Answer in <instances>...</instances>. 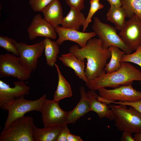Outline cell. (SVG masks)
<instances>
[{
	"label": "cell",
	"instance_id": "1",
	"mask_svg": "<svg viewBox=\"0 0 141 141\" xmlns=\"http://www.w3.org/2000/svg\"><path fill=\"white\" fill-rule=\"evenodd\" d=\"M69 51L81 62H84L86 59L85 74L88 81L105 73L104 68L107 60L111 57V52L108 49L102 47L99 39L91 38L83 48L74 45L70 48Z\"/></svg>",
	"mask_w": 141,
	"mask_h": 141
},
{
	"label": "cell",
	"instance_id": "2",
	"mask_svg": "<svg viewBox=\"0 0 141 141\" xmlns=\"http://www.w3.org/2000/svg\"><path fill=\"white\" fill-rule=\"evenodd\" d=\"M120 68L113 72L104 73L95 79L86 83L91 91L106 87H118L120 85L132 84L134 81H141V71L128 62L121 63Z\"/></svg>",
	"mask_w": 141,
	"mask_h": 141
},
{
	"label": "cell",
	"instance_id": "3",
	"mask_svg": "<svg viewBox=\"0 0 141 141\" xmlns=\"http://www.w3.org/2000/svg\"><path fill=\"white\" fill-rule=\"evenodd\" d=\"M126 105L109 104L113 114L115 126L121 131L141 133V114L133 107Z\"/></svg>",
	"mask_w": 141,
	"mask_h": 141
},
{
	"label": "cell",
	"instance_id": "4",
	"mask_svg": "<svg viewBox=\"0 0 141 141\" xmlns=\"http://www.w3.org/2000/svg\"><path fill=\"white\" fill-rule=\"evenodd\" d=\"M33 118L24 115L13 121L0 134V141H34Z\"/></svg>",
	"mask_w": 141,
	"mask_h": 141
},
{
	"label": "cell",
	"instance_id": "5",
	"mask_svg": "<svg viewBox=\"0 0 141 141\" xmlns=\"http://www.w3.org/2000/svg\"><path fill=\"white\" fill-rule=\"evenodd\" d=\"M132 84L122 85L111 90L105 87L98 88L97 90L100 96L97 94L96 98L107 105L117 101L135 102L141 100V92L134 89Z\"/></svg>",
	"mask_w": 141,
	"mask_h": 141
},
{
	"label": "cell",
	"instance_id": "6",
	"mask_svg": "<svg viewBox=\"0 0 141 141\" xmlns=\"http://www.w3.org/2000/svg\"><path fill=\"white\" fill-rule=\"evenodd\" d=\"M92 28L101 41L103 48L108 49L114 45L119 48L125 54L131 53L132 51L126 45L119 35L117 34L115 27L103 23L98 18L95 17Z\"/></svg>",
	"mask_w": 141,
	"mask_h": 141
},
{
	"label": "cell",
	"instance_id": "7",
	"mask_svg": "<svg viewBox=\"0 0 141 141\" xmlns=\"http://www.w3.org/2000/svg\"><path fill=\"white\" fill-rule=\"evenodd\" d=\"M46 99L44 94L36 100L25 99L23 96L15 100L7 107L8 115L3 130H6L11 123L16 119L24 116L27 112L33 111L40 112L43 104Z\"/></svg>",
	"mask_w": 141,
	"mask_h": 141
},
{
	"label": "cell",
	"instance_id": "8",
	"mask_svg": "<svg viewBox=\"0 0 141 141\" xmlns=\"http://www.w3.org/2000/svg\"><path fill=\"white\" fill-rule=\"evenodd\" d=\"M11 39L18 51L20 63L30 73L34 71L37 67L38 59L42 56L44 50L43 40L33 45H28Z\"/></svg>",
	"mask_w": 141,
	"mask_h": 141
},
{
	"label": "cell",
	"instance_id": "9",
	"mask_svg": "<svg viewBox=\"0 0 141 141\" xmlns=\"http://www.w3.org/2000/svg\"><path fill=\"white\" fill-rule=\"evenodd\" d=\"M68 112L60 108L58 101L46 99L40 111L44 127L63 126L65 125Z\"/></svg>",
	"mask_w": 141,
	"mask_h": 141
},
{
	"label": "cell",
	"instance_id": "10",
	"mask_svg": "<svg viewBox=\"0 0 141 141\" xmlns=\"http://www.w3.org/2000/svg\"><path fill=\"white\" fill-rule=\"evenodd\" d=\"M17 56L9 53L0 55L1 77L11 76L23 81L29 79L31 73L21 64Z\"/></svg>",
	"mask_w": 141,
	"mask_h": 141
},
{
	"label": "cell",
	"instance_id": "11",
	"mask_svg": "<svg viewBox=\"0 0 141 141\" xmlns=\"http://www.w3.org/2000/svg\"><path fill=\"white\" fill-rule=\"evenodd\" d=\"M119 35L130 50L136 51L141 46V18L134 14L126 21Z\"/></svg>",
	"mask_w": 141,
	"mask_h": 141
},
{
	"label": "cell",
	"instance_id": "12",
	"mask_svg": "<svg viewBox=\"0 0 141 141\" xmlns=\"http://www.w3.org/2000/svg\"><path fill=\"white\" fill-rule=\"evenodd\" d=\"M23 80L14 82L13 87L0 80V107L6 110L7 107L16 99L27 95L30 87Z\"/></svg>",
	"mask_w": 141,
	"mask_h": 141
},
{
	"label": "cell",
	"instance_id": "13",
	"mask_svg": "<svg viewBox=\"0 0 141 141\" xmlns=\"http://www.w3.org/2000/svg\"><path fill=\"white\" fill-rule=\"evenodd\" d=\"M29 39L31 40L38 37L52 39L57 38V33L54 27L40 14L35 15L27 29Z\"/></svg>",
	"mask_w": 141,
	"mask_h": 141
},
{
	"label": "cell",
	"instance_id": "14",
	"mask_svg": "<svg viewBox=\"0 0 141 141\" xmlns=\"http://www.w3.org/2000/svg\"><path fill=\"white\" fill-rule=\"evenodd\" d=\"M54 28L58 36L56 42L59 46L61 45L64 41L69 40L77 43L80 46V48H83L86 46L90 39L96 35L94 31L81 32L74 29L66 28L59 26Z\"/></svg>",
	"mask_w": 141,
	"mask_h": 141
},
{
	"label": "cell",
	"instance_id": "15",
	"mask_svg": "<svg viewBox=\"0 0 141 141\" xmlns=\"http://www.w3.org/2000/svg\"><path fill=\"white\" fill-rule=\"evenodd\" d=\"M79 91L80 96V101L73 109L68 111L65 125L74 123L82 116L91 111L90 103L87 98L84 87H80Z\"/></svg>",
	"mask_w": 141,
	"mask_h": 141
},
{
	"label": "cell",
	"instance_id": "16",
	"mask_svg": "<svg viewBox=\"0 0 141 141\" xmlns=\"http://www.w3.org/2000/svg\"><path fill=\"white\" fill-rule=\"evenodd\" d=\"M44 19L54 28L61 24L63 10L59 0H54L42 11Z\"/></svg>",
	"mask_w": 141,
	"mask_h": 141
},
{
	"label": "cell",
	"instance_id": "17",
	"mask_svg": "<svg viewBox=\"0 0 141 141\" xmlns=\"http://www.w3.org/2000/svg\"><path fill=\"white\" fill-rule=\"evenodd\" d=\"M86 94L91 111L96 112L101 119L105 118L110 120H113V114L109 106L97 99L96 94L94 91H89L86 92Z\"/></svg>",
	"mask_w": 141,
	"mask_h": 141
},
{
	"label": "cell",
	"instance_id": "18",
	"mask_svg": "<svg viewBox=\"0 0 141 141\" xmlns=\"http://www.w3.org/2000/svg\"><path fill=\"white\" fill-rule=\"evenodd\" d=\"M65 66L73 70L75 75L86 83L88 80L85 74L84 63L79 60L72 53L63 54L58 57Z\"/></svg>",
	"mask_w": 141,
	"mask_h": 141
},
{
	"label": "cell",
	"instance_id": "19",
	"mask_svg": "<svg viewBox=\"0 0 141 141\" xmlns=\"http://www.w3.org/2000/svg\"><path fill=\"white\" fill-rule=\"evenodd\" d=\"M63 126L39 128L34 125L32 131L34 141H56L58 135Z\"/></svg>",
	"mask_w": 141,
	"mask_h": 141
},
{
	"label": "cell",
	"instance_id": "20",
	"mask_svg": "<svg viewBox=\"0 0 141 141\" xmlns=\"http://www.w3.org/2000/svg\"><path fill=\"white\" fill-rule=\"evenodd\" d=\"M85 19L84 15L81 11L70 8L68 14L63 17L61 24L64 28L78 30L80 27L83 25Z\"/></svg>",
	"mask_w": 141,
	"mask_h": 141
},
{
	"label": "cell",
	"instance_id": "21",
	"mask_svg": "<svg viewBox=\"0 0 141 141\" xmlns=\"http://www.w3.org/2000/svg\"><path fill=\"white\" fill-rule=\"evenodd\" d=\"M55 66L58 74V82L54 99L59 102L63 98L72 96L73 93L70 84L61 73L58 66L56 63Z\"/></svg>",
	"mask_w": 141,
	"mask_h": 141
},
{
	"label": "cell",
	"instance_id": "22",
	"mask_svg": "<svg viewBox=\"0 0 141 141\" xmlns=\"http://www.w3.org/2000/svg\"><path fill=\"white\" fill-rule=\"evenodd\" d=\"M126 17L125 11L122 7L110 6L106 15L107 20L113 23L116 28L119 30L121 29L125 24Z\"/></svg>",
	"mask_w": 141,
	"mask_h": 141
},
{
	"label": "cell",
	"instance_id": "23",
	"mask_svg": "<svg viewBox=\"0 0 141 141\" xmlns=\"http://www.w3.org/2000/svg\"><path fill=\"white\" fill-rule=\"evenodd\" d=\"M43 41L47 64L49 66L53 67L55 66L59 52V45L56 41L51 40L49 38H45Z\"/></svg>",
	"mask_w": 141,
	"mask_h": 141
},
{
	"label": "cell",
	"instance_id": "24",
	"mask_svg": "<svg viewBox=\"0 0 141 141\" xmlns=\"http://www.w3.org/2000/svg\"><path fill=\"white\" fill-rule=\"evenodd\" d=\"M108 49L111 52V59L109 62L106 64L104 70L105 73H109L117 70L120 68L121 58L125 53L115 46H111Z\"/></svg>",
	"mask_w": 141,
	"mask_h": 141
},
{
	"label": "cell",
	"instance_id": "25",
	"mask_svg": "<svg viewBox=\"0 0 141 141\" xmlns=\"http://www.w3.org/2000/svg\"><path fill=\"white\" fill-rule=\"evenodd\" d=\"M126 17L130 18L134 14L141 18V0H121Z\"/></svg>",
	"mask_w": 141,
	"mask_h": 141
},
{
	"label": "cell",
	"instance_id": "26",
	"mask_svg": "<svg viewBox=\"0 0 141 141\" xmlns=\"http://www.w3.org/2000/svg\"><path fill=\"white\" fill-rule=\"evenodd\" d=\"M90 7L87 17L83 25V32H84L89 24L91 22V18L95 13L99 10L103 8V5L98 0H90Z\"/></svg>",
	"mask_w": 141,
	"mask_h": 141
},
{
	"label": "cell",
	"instance_id": "27",
	"mask_svg": "<svg viewBox=\"0 0 141 141\" xmlns=\"http://www.w3.org/2000/svg\"><path fill=\"white\" fill-rule=\"evenodd\" d=\"M120 62L133 63L141 67V46L133 53L124 54L121 58Z\"/></svg>",
	"mask_w": 141,
	"mask_h": 141
},
{
	"label": "cell",
	"instance_id": "28",
	"mask_svg": "<svg viewBox=\"0 0 141 141\" xmlns=\"http://www.w3.org/2000/svg\"><path fill=\"white\" fill-rule=\"evenodd\" d=\"M0 46L17 56L19 55L18 51L11 38L7 36H0Z\"/></svg>",
	"mask_w": 141,
	"mask_h": 141
},
{
	"label": "cell",
	"instance_id": "29",
	"mask_svg": "<svg viewBox=\"0 0 141 141\" xmlns=\"http://www.w3.org/2000/svg\"><path fill=\"white\" fill-rule=\"evenodd\" d=\"M54 0H29V3L35 12H42Z\"/></svg>",
	"mask_w": 141,
	"mask_h": 141
},
{
	"label": "cell",
	"instance_id": "30",
	"mask_svg": "<svg viewBox=\"0 0 141 141\" xmlns=\"http://www.w3.org/2000/svg\"><path fill=\"white\" fill-rule=\"evenodd\" d=\"M66 3L70 7L80 11L85 7V0H65Z\"/></svg>",
	"mask_w": 141,
	"mask_h": 141
},
{
	"label": "cell",
	"instance_id": "31",
	"mask_svg": "<svg viewBox=\"0 0 141 141\" xmlns=\"http://www.w3.org/2000/svg\"><path fill=\"white\" fill-rule=\"evenodd\" d=\"M111 103L132 106L141 114V100L137 102H113Z\"/></svg>",
	"mask_w": 141,
	"mask_h": 141
},
{
	"label": "cell",
	"instance_id": "32",
	"mask_svg": "<svg viewBox=\"0 0 141 141\" xmlns=\"http://www.w3.org/2000/svg\"><path fill=\"white\" fill-rule=\"evenodd\" d=\"M67 125H65L62 128L58 135L56 141H67V136L70 132Z\"/></svg>",
	"mask_w": 141,
	"mask_h": 141
},
{
	"label": "cell",
	"instance_id": "33",
	"mask_svg": "<svg viewBox=\"0 0 141 141\" xmlns=\"http://www.w3.org/2000/svg\"><path fill=\"white\" fill-rule=\"evenodd\" d=\"M131 133L127 131L123 132L121 140L122 141H135Z\"/></svg>",
	"mask_w": 141,
	"mask_h": 141
},
{
	"label": "cell",
	"instance_id": "34",
	"mask_svg": "<svg viewBox=\"0 0 141 141\" xmlns=\"http://www.w3.org/2000/svg\"><path fill=\"white\" fill-rule=\"evenodd\" d=\"M67 141H83V140L79 136L69 133L67 137Z\"/></svg>",
	"mask_w": 141,
	"mask_h": 141
},
{
	"label": "cell",
	"instance_id": "35",
	"mask_svg": "<svg viewBox=\"0 0 141 141\" xmlns=\"http://www.w3.org/2000/svg\"><path fill=\"white\" fill-rule=\"evenodd\" d=\"M109 3L110 6L117 7H122L121 0H107Z\"/></svg>",
	"mask_w": 141,
	"mask_h": 141
},
{
	"label": "cell",
	"instance_id": "36",
	"mask_svg": "<svg viewBox=\"0 0 141 141\" xmlns=\"http://www.w3.org/2000/svg\"><path fill=\"white\" fill-rule=\"evenodd\" d=\"M133 137L136 141H141V133L135 134Z\"/></svg>",
	"mask_w": 141,
	"mask_h": 141
},
{
	"label": "cell",
	"instance_id": "37",
	"mask_svg": "<svg viewBox=\"0 0 141 141\" xmlns=\"http://www.w3.org/2000/svg\"><path fill=\"white\" fill-rule=\"evenodd\" d=\"M139 83H140V84L141 86V81H140V82H139Z\"/></svg>",
	"mask_w": 141,
	"mask_h": 141
},
{
	"label": "cell",
	"instance_id": "38",
	"mask_svg": "<svg viewBox=\"0 0 141 141\" xmlns=\"http://www.w3.org/2000/svg\"><path fill=\"white\" fill-rule=\"evenodd\" d=\"M98 0L99 1V0Z\"/></svg>",
	"mask_w": 141,
	"mask_h": 141
}]
</instances>
